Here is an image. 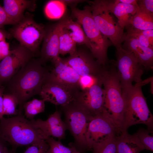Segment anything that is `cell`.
Masks as SVG:
<instances>
[{
  "label": "cell",
  "instance_id": "9a60e30c",
  "mask_svg": "<svg viewBox=\"0 0 153 153\" xmlns=\"http://www.w3.org/2000/svg\"><path fill=\"white\" fill-rule=\"evenodd\" d=\"M78 92L72 90L56 81L46 78L39 95L45 102L62 107L74 101Z\"/></svg>",
  "mask_w": 153,
  "mask_h": 153
},
{
  "label": "cell",
  "instance_id": "8fae6325",
  "mask_svg": "<svg viewBox=\"0 0 153 153\" xmlns=\"http://www.w3.org/2000/svg\"><path fill=\"white\" fill-rule=\"evenodd\" d=\"M64 59L80 76L90 75L101 79L106 71V65L101 64L90 51L84 49H77L74 53Z\"/></svg>",
  "mask_w": 153,
  "mask_h": 153
},
{
  "label": "cell",
  "instance_id": "7c38bea8",
  "mask_svg": "<svg viewBox=\"0 0 153 153\" xmlns=\"http://www.w3.org/2000/svg\"><path fill=\"white\" fill-rule=\"evenodd\" d=\"M33 54L20 44L0 61V86L6 84L33 58Z\"/></svg>",
  "mask_w": 153,
  "mask_h": 153
},
{
  "label": "cell",
  "instance_id": "74e56055",
  "mask_svg": "<svg viewBox=\"0 0 153 153\" xmlns=\"http://www.w3.org/2000/svg\"><path fill=\"white\" fill-rule=\"evenodd\" d=\"M57 144L62 153H72V149L70 146L67 147L62 144L61 141H56Z\"/></svg>",
  "mask_w": 153,
  "mask_h": 153
},
{
  "label": "cell",
  "instance_id": "603a6c76",
  "mask_svg": "<svg viewBox=\"0 0 153 153\" xmlns=\"http://www.w3.org/2000/svg\"><path fill=\"white\" fill-rule=\"evenodd\" d=\"M62 24L59 34V54L70 55L74 53L77 50L76 44L70 36L67 29Z\"/></svg>",
  "mask_w": 153,
  "mask_h": 153
},
{
  "label": "cell",
  "instance_id": "5b68a950",
  "mask_svg": "<svg viewBox=\"0 0 153 153\" xmlns=\"http://www.w3.org/2000/svg\"><path fill=\"white\" fill-rule=\"evenodd\" d=\"M110 63V65L106 67L102 78L105 93L104 107L106 114L121 131L125 103L115 61L112 60Z\"/></svg>",
  "mask_w": 153,
  "mask_h": 153
},
{
  "label": "cell",
  "instance_id": "7402d4cb",
  "mask_svg": "<svg viewBox=\"0 0 153 153\" xmlns=\"http://www.w3.org/2000/svg\"><path fill=\"white\" fill-rule=\"evenodd\" d=\"M61 19L63 26L75 43L80 45H85L89 49V41L80 24L70 17L65 16Z\"/></svg>",
  "mask_w": 153,
  "mask_h": 153
},
{
  "label": "cell",
  "instance_id": "8d00e7d4",
  "mask_svg": "<svg viewBox=\"0 0 153 153\" xmlns=\"http://www.w3.org/2000/svg\"><path fill=\"white\" fill-rule=\"evenodd\" d=\"M141 33L148 40L150 44L153 46V29L140 30Z\"/></svg>",
  "mask_w": 153,
  "mask_h": 153
},
{
  "label": "cell",
  "instance_id": "7bdbcfd3",
  "mask_svg": "<svg viewBox=\"0 0 153 153\" xmlns=\"http://www.w3.org/2000/svg\"><path fill=\"white\" fill-rule=\"evenodd\" d=\"M6 142L0 137V153H2L4 148L6 146Z\"/></svg>",
  "mask_w": 153,
  "mask_h": 153
},
{
  "label": "cell",
  "instance_id": "3957f363",
  "mask_svg": "<svg viewBox=\"0 0 153 153\" xmlns=\"http://www.w3.org/2000/svg\"><path fill=\"white\" fill-rule=\"evenodd\" d=\"M143 82L136 83L130 88L122 92L125 110L122 132H128V128L132 125L143 124L147 126L149 133H153V116L142 91V86L144 83Z\"/></svg>",
  "mask_w": 153,
  "mask_h": 153
},
{
  "label": "cell",
  "instance_id": "ffe728a7",
  "mask_svg": "<svg viewBox=\"0 0 153 153\" xmlns=\"http://www.w3.org/2000/svg\"><path fill=\"white\" fill-rule=\"evenodd\" d=\"M107 3L108 8L116 17L118 24L123 29L129 24L131 16L138 9L137 5L122 3L118 0H107Z\"/></svg>",
  "mask_w": 153,
  "mask_h": 153
},
{
  "label": "cell",
  "instance_id": "30bf717a",
  "mask_svg": "<svg viewBox=\"0 0 153 153\" xmlns=\"http://www.w3.org/2000/svg\"><path fill=\"white\" fill-rule=\"evenodd\" d=\"M121 132L105 111L94 116L90 120L86 135L88 150L94 145L104 142Z\"/></svg>",
  "mask_w": 153,
  "mask_h": 153
},
{
  "label": "cell",
  "instance_id": "cb8c5ba5",
  "mask_svg": "<svg viewBox=\"0 0 153 153\" xmlns=\"http://www.w3.org/2000/svg\"><path fill=\"white\" fill-rule=\"evenodd\" d=\"M141 30L153 29V16L138 9L131 16L129 24Z\"/></svg>",
  "mask_w": 153,
  "mask_h": 153
},
{
  "label": "cell",
  "instance_id": "d590c367",
  "mask_svg": "<svg viewBox=\"0 0 153 153\" xmlns=\"http://www.w3.org/2000/svg\"><path fill=\"white\" fill-rule=\"evenodd\" d=\"M12 25L3 6L0 4V28H3L5 25Z\"/></svg>",
  "mask_w": 153,
  "mask_h": 153
},
{
  "label": "cell",
  "instance_id": "4316f807",
  "mask_svg": "<svg viewBox=\"0 0 153 153\" xmlns=\"http://www.w3.org/2000/svg\"><path fill=\"white\" fill-rule=\"evenodd\" d=\"M3 115H17L19 114L18 110L16 109L19 105L17 99L11 94H3Z\"/></svg>",
  "mask_w": 153,
  "mask_h": 153
},
{
  "label": "cell",
  "instance_id": "8992f818",
  "mask_svg": "<svg viewBox=\"0 0 153 153\" xmlns=\"http://www.w3.org/2000/svg\"><path fill=\"white\" fill-rule=\"evenodd\" d=\"M61 107L67 129L74 139L72 144L77 151L84 153L88 150L86 135L89 123L93 117L74 101Z\"/></svg>",
  "mask_w": 153,
  "mask_h": 153
},
{
  "label": "cell",
  "instance_id": "277c9868",
  "mask_svg": "<svg viewBox=\"0 0 153 153\" xmlns=\"http://www.w3.org/2000/svg\"><path fill=\"white\" fill-rule=\"evenodd\" d=\"M69 6L72 17L81 25L89 41L90 51L99 63L104 66L107 65L109 63L107 50L113 44L99 29L94 20L90 6H85L82 10L76 6Z\"/></svg>",
  "mask_w": 153,
  "mask_h": 153
},
{
  "label": "cell",
  "instance_id": "6da1fadb",
  "mask_svg": "<svg viewBox=\"0 0 153 153\" xmlns=\"http://www.w3.org/2000/svg\"><path fill=\"white\" fill-rule=\"evenodd\" d=\"M39 59L33 58L6 84L3 94L14 96L19 102V114L24 103L34 95H40L42 86L49 72Z\"/></svg>",
  "mask_w": 153,
  "mask_h": 153
},
{
  "label": "cell",
  "instance_id": "5bb4252c",
  "mask_svg": "<svg viewBox=\"0 0 153 153\" xmlns=\"http://www.w3.org/2000/svg\"><path fill=\"white\" fill-rule=\"evenodd\" d=\"M52 63L54 67L46 78L56 81L76 92L80 91L79 83L80 76L67 64L64 59L59 57Z\"/></svg>",
  "mask_w": 153,
  "mask_h": 153
},
{
  "label": "cell",
  "instance_id": "484cf974",
  "mask_svg": "<svg viewBox=\"0 0 153 153\" xmlns=\"http://www.w3.org/2000/svg\"><path fill=\"white\" fill-rule=\"evenodd\" d=\"M44 101L34 98L26 102L23 106L25 111V116L30 120L33 119L37 114L44 112L45 105Z\"/></svg>",
  "mask_w": 153,
  "mask_h": 153
},
{
  "label": "cell",
  "instance_id": "b9f144b4",
  "mask_svg": "<svg viewBox=\"0 0 153 153\" xmlns=\"http://www.w3.org/2000/svg\"><path fill=\"white\" fill-rule=\"evenodd\" d=\"M119 1L122 3L132 5H137V0H118Z\"/></svg>",
  "mask_w": 153,
  "mask_h": 153
},
{
  "label": "cell",
  "instance_id": "60d3db41",
  "mask_svg": "<svg viewBox=\"0 0 153 153\" xmlns=\"http://www.w3.org/2000/svg\"><path fill=\"white\" fill-rule=\"evenodd\" d=\"M63 1L66 5H68L69 6L74 5L76 6L77 4L86 1L85 0H63Z\"/></svg>",
  "mask_w": 153,
  "mask_h": 153
},
{
  "label": "cell",
  "instance_id": "1f68e13d",
  "mask_svg": "<svg viewBox=\"0 0 153 153\" xmlns=\"http://www.w3.org/2000/svg\"><path fill=\"white\" fill-rule=\"evenodd\" d=\"M49 148L48 144L45 140L31 145L24 153H47Z\"/></svg>",
  "mask_w": 153,
  "mask_h": 153
},
{
  "label": "cell",
  "instance_id": "44dd1931",
  "mask_svg": "<svg viewBox=\"0 0 153 153\" xmlns=\"http://www.w3.org/2000/svg\"><path fill=\"white\" fill-rule=\"evenodd\" d=\"M116 153H139L144 150L136 133H121L116 137Z\"/></svg>",
  "mask_w": 153,
  "mask_h": 153
},
{
  "label": "cell",
  "instance_id": "2e32d148",
  "mask_svg": "<svg viewBox=\"0 0 153 153\" xmlns=\"http://www.w3.org/2000/svg\"><path fill=\"white\" fill-rule=\"evenodd\" d=\"M61 24V19L48 28H45L39 59L43 65L48 61L52 63L60 57L59 34Z\"/></svg>",
  "mask_w": 153,
  "mask_h": 153
},
{
  "label": "cell",
  "instance_id": "7a4b0ae2",
  "mask_svg": "<svg viewBox=\"0 0 153 153\" xmlns=\"http://www.w3.org/2000/svg\"><path fill=\"white\" fill-rule=\"evenodd\" d=\"M0 137L9 143L14 150L19 146L37 143L47 137L22 114L0 120Z\"/></svg>",
  "mask_w": 153,
  "mask_h": 153
},
{
  "label": "cell",
  "instance_id": "9c48e42d",
  "mask_svg": "<svg viewBox=\"0 0 153 153\" xmlns=\"http://www.w3.org/2000/svg\"><path fill=\"white\" fill-rule=\"evenodd\" d=\"M9 32L21 45L34 54L43 41L45 28L43 25L37 23L31 17L24 16L10 28Z\"/></svg>",
  "mask_w": 153,
  "mask_h": 153
},
{
  "label": "cell",
  "instance_id": "ac0fdd59",
  "mask_svg": "<svg viewBox=\"0 0 153 153\" xmlns=\"http://www.w3.org/2000/svg\"><path fill=\"white\" fill-rule=\"evenodd\" d=\"M122 47L131 52L144 68L145 70L152 69L153 49L142 45L132 36L125 33Z\"/></svg>",
  "mask_w": 153,
  "mask_h": 153
},
{
  "label": "cell",
  "instance_id": "ba28073f",
  "mask_svg": "<svg viewBox=\"0 0 153 153\" xmlns=\"http://www.w3.org/2000/svg\"><path fill=\"white\" fill-rule=\"evenodd\" d=\"M116 61L115 65L119 75L122 91L127 90L133 86V82L142 81V76L145 70L143 66L130 52L122 46L116 48Z\"/></svg>",
  "mask_w": 153,
  "mask_h": 153
},
{
  "label": "cell",
  "instance_id": "e0dca14e",
  "mask_svg": "<svg viewBox=\"0 0 153 153\" xmlns=\"http://www.w3.org/2000/svg\"><path fill=\"white\" fill-rule=\"evenodd\" d=\"M31 120L47 137H55L60 141L65 138L67 128L65 122L61 119L60 111L56 110L50 115L46 120L41 119Z\"/></svg>",
  "mask_w": 153,
  "mask_h": 153
},
{
  "label": "cell",
  "instance_id": "83f0119b",
  "mask_svg": "<svg viewBox=\"0 0 153 153\" xmlns=\"http://www.w3.org/2000/svg\"><path fill=\"white\" fill-rule=\"evenodd\" d=\"M117 136H114L103 142L93 145L92 149L93 153H116Z\"/></svg>",
  "mask_w": 153,
  "mask_h": 153
},
{
  "label": "cell",
  "instance_id": "ab89813d",
  "mask_svg": "<svg viewBox=\"0 0 153 153\" xmlns=\"http://www.w3.org/2000/svg\"><path fill=\"white\" fill-rule=\"evenodd\" d=\"M11 37L9 32L4 30L3 28H0V42L6 41V39H9Z\"/></svg>",
  "mask_w": 153,
  "mask_h": 153
},
{
  "label": "cell",
  "instance_id": "4dcf8cb0",
  "mask_svg": "<svg viewBox=\"0 0 153 153\" xmlns=\"http://www.w3.org/2000/svg\"><path fill=\"white\" fill-rule=\"evenodd\" d=\"M101 80L102 78L99 79L91 76H80L79 83L81 90L89 88Z\"/></svg>",
  "mask_w": 153,
  "mask_h": 153
},
{
  "label": "cell",
  "instance_id": "52a82bcc",
  "mask_svg": "<svg viewBox=\"0 0 153 153\" xmlns=\"http://www.w3.org/2000/svg\"><path fill=\"white\" fill-rule=\"evenodd\" d=\"M94 20L102 33L116 48L122 46L125 33L108 8L107 0L88 1Z\"/></svg>",
  "mask_w": 153,
  "mask_h": 153
},
{
  "label": "cell",
  "instance_id": "d6986e66",
  "mask_svg": "<svg viewBox=\"0 0 153 153\" xmlns=\"http://www.w3.org/2000/svg\"><path fill=\"white\" fill-rule=\"evenodd\" d=\"M5 10L13 25L20 22L24 17L25 10H35L36 1L33 0H4Z\"/></svg>",
  "mask_w": 153,
  "mask_h": 153
},
{
  "label": "cell",
  "instance_id": "d6a6232c",
  "mask_svg": "<svg viewBox=\"0 0 153 153\" xmlns=\"http://www.w3.org/2000/svg\"><path fill=\"white\" fill-rule=\"evenodd\" d=\"M137 3L139 10L153 16V0H139Z\"/></svg>",
  "mask_w": 153,
  "mask_h": 153
},
{
  "label": "cell",
  "instance_id": "e575fe53",
  "mask_svg": "<svg viewBox=\"0 0 153 153\" xmlns=\"http://www.w3.org/2000/svg\"><path fill=\"white\" fill-rule=\"evenodd\" d=\"M9 45L6 41L0 42V61L7 56L10 54Z\"/></svg>",
  "mask_w": 153,
  "mask_h": 153
},
{
  "label": "cell",
  "instance_id": "f546056e",
  "mask_svg": "<svg viewBox=\"0 0 153 153\" xmlns=\"http://www.w3.org/2000/svg\"><path fill=\"white\" fill-rule=\"evenodd\" d=\"M125 28L126 33L136 39L144 46L153 49V46L150 44L148 39L141 33L140 30L134 28L130 24Z\"/></svg>",
  "mask_w": 153,
  "mask_h": 153
},
{
  "label": "cell",
  "instance_id": "f35d334b",
  "mask_svg": "<svg viewBox=\"0 0 153 153\" xmlns=\"http://www.w3.org/2000/svg\"><path fill=\"white\" fill-rule=\"evenodd\" d=\"M5 87L3 86H0V120L3 117V94L4 93Z\"/></svg>",
  "mask_w": 153,
  "mask_h": 153
},
{
  "label": "cell",
  "instance_id": "ee69618b",
  "mask_svg": "<svg viewBox=\"0 0 153 153\" xmlns=\"http://www.w3.org/2000/svg\"><path fill=\"white\" fill-rule=\"evenodd\" d=\"M2 153H15V150L12 149L9 150L7 147L6 146L4 148Z\"/></svg>",
  "mask_w": 153,
  "mask_h": 153
},
{
  "label": "cell",
  "instance_id": "4fadbf2b",
  "mask_svg": "<svg viewBox=\"0 0 153 153\" xmlns=\"http://www.w3.org/2000/svg\"><path fill=\"white\" fill-rule=\"evenodd\" d=\"M102 85L101 80L89 88L80 90L74 101L93 117L105 109V93Z\"/></svg>",
  "mask_w": 153,
  "mask_h": 153
},
{
  "label": "cell",
  "instance_id": "d4e9b609",
  "mask_svg": "<svg viewBox=\"0 0 153 153\" xmlns=\"http://www.w3.org/2000/svg\"><path fill=\"white\" fill-rule=\"evenodd\" d=\"M66 6L63 0L49 1L44 7L45 15L47 18L51 20L60 19L65 14Z\"/></svg>",
  "mask_w": 153,
  "mask_h": 153
},
{
  "label": "cell",
  "instance_id": "836d02e7",
  "mask_svg": "<svg viewBox=\"0 0 153 153\" xmlns=\"http://www.w3.org/2000/svg\"><path fill=\"white\" fill-rule=\"evenodd\" d=\"M46 141L49 146L47 153H62L57 145L56 141L52 137H47Z\"/></svg>",
  "mask_w": 153,
  "mask_h": 153
},
{
  "label": "cell",
  "instance_id": "f1b7e54d",
  "mask_svg": "<svg viewBox=\"0 0 153 153\" xmlns=\"http://www.w3.org/2000/svg\"><path fill=\"white\" fill-rule=\"evenodd\" d=\"M147 130L140 128L135 133L144 149L153 151V136L149 135Z\"/></svg>",
  "mask_w": 153,
  "mask_h": 153
}]
</instances>
